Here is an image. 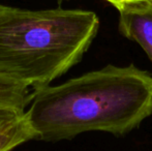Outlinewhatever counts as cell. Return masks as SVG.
<instances>
[{
	"label": "cell",
	"mask_w": 152,
	"mask_h": 151,
	"mask_svg": "<svg viewBox=\"0 0 152 151\" xmlns=\"http://www.w3.org/2000/svg\"><path fill=\"white\" fill-rule=\"evenodd\" d=\"M26 113L40 141L94 131L123 136L152 115V76L134 64L107 65L36 90Z\"/></svg>",
	"instance_id": "cell-1"
},
{
	"label": "cell",
	"mask_w": 152,
	"mask_h": 151,
	"mask_svg": "<svg viewBox=\"0 0 152 151\" xmlns=\"http://www.w3.org/2000/svg\"><path fill=\"white\" fill-rule=\"evenodd\" d=\"M99 28L95 12L0 4V75L34 91L82 60Z\"/></svg>",
	"instance_id": "cell-2"
},
{
	"label": "cell",
	"mask_w": 152,
	"mask_h": 151,
	"mask_svg": "<svg viewBox=\"0 0 152 151\" xmlns=\"http://www.w3.org/2000/svg\"><path fill=\"white\" fill-rule=\"evenodd\" d=\"M116 9L120 33L137 42L152 61V1L122 5Z\"/></svg>",
	"instance_id": "cell-3"
},
{
	"label": "cell",
	"mask_w": 152,
	"mask_h": 151,
	"mask_svg": "<svg viewBox=\"0 0 152 151\" xmlns=\"http://www.w3.org/2000/svg\"><path fill=\"white\" fill-rule=\"evenodd\" d=\"M36 137L24 110L0 108V151H10Z\"/></svg>",
	"instance_id": "cell-4"
},
{
	"label": "cell",
	"mask_w": 152,
	"mask_h": 151,
	"mask_svg": "<svg viewBox=\"0 0 152 151\" xmlns=\"http://www.w3.org/2000/svg\"><path fill=\"white\" fill-rule=\"evenodd\" d=\"M35 91L24 83L0 75V108L24 110L32 103Z\"/></svg>",
	"instance_id": "cell-5"
},
{
	"label": "cell",
	"mask_w": 152,
	"mask_h": 151,
	"mask_svg": "<svg viewBox=\"0 0 152 151\" xmlns=\"http://www.w3.org/2000/svg\"><path fill=\"white\" fill-rule=\"evenodd\" d=\"M104 1L111 3L115 8L119 7L122 5H127V4H134V3H141V2L150 1V0H104Z\"/></svg>",
	"instance_id": "cell-6"
},
{
	"label": "cell",
	"mask_w": 152,
	"mask_h": 151,
	"mask_svg": "<svg viewBox=\"0 0 152 151\" xmlns=\"http://www.w3.org/2000/svg\"><path fill=\"white\" fill-rule=\"evenodd\" d=\"M150 1H152V0H150Z\"/></svg>",
	"instance_id": "cell-7"
}]
</instances>
